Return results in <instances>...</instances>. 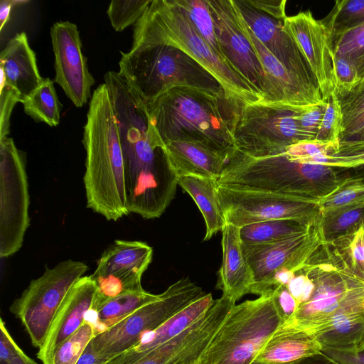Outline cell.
Returning a JSON list of instances; mask_svg holds the SVG:
<instances>
[{"label": "cell", "instance_id": "33", "mask_svg": "<svg viewBox=\"0 0 364 364\" xmlns=\"http://www.w3.org/2000/svg\"><path fill=\"white\" fill-rule=\"evenodd\" d=\"M364 203V183L346 178L330 194L318 201L321 215Z\"/></svg>", "mask_w": 364, "mask_h": 364}, {"label": "cell", "instance_id": "32", "mask_svg": "<svg viewBox=\"0 0 364 364\" xmlns=\"http://www.w3.org/2000/svg\"><path fill=\"white\" fill-rule=\"evenodd\" d=\"M211 48L223 58L207 0H174Z\"/></svg>", "mask_w": 364, "mask_h": 364}, {"label": "cell", "instance_id": "26", "mask_svg": "<svg viewBox=\"0 0 364 364\" xmlns=\"http://www.w3.org/2000/svg\"><path fill=\"white\" fill-rule=\"evenodd\" d=\"M179 185L193 199L205 220L203 241L222 231L225 220L217 193V181L197 176H178Z\"/></svg>", "mask_w": 364, "mask_h": 364}, {"label": "cell", "instance_id": "21", "mask_svg": "<svg viewBox=\"0 0 364 364\" xmlns=\"http://www.w3.org/2000/svg\"><path fill=\"white\" fill-rule=\"evenodd\" d=\"M210 293L189 304L153 331L141 336L129 350L108 360L105 364H129L140 355L171 340L200 320L214 304Z\"/></svg>", "mask_w": 364, "mask_h": 364}, {"label": "cell", "instance_id": "17", "mask_svg": "<svg viewBox=\"0 0 364 364\" xmlns=\"http://www.w3.org/2000/svg\"><path fill=\"white\" fill-rule=\"evenodd\" d=\"M283 29L293 40L311 70L324 101L335 91V73L331 35L310 11L283 20Z\"/></svg>", "mask_w": 364, "mask_h": 364}, {"label": "cell", "instance_id": "56", "mask_svg": "<svg viewBox=\"0 0 364 364\" xmlns=\"http://www.w3.org/2000/svg\"><path fill=\"white\" fill-rule=\"evenodd\" d=\"M251 364H263V363L255 360Z\"/></svg>", "mask_w": 364, "mask_h": 364}, {"label": "cell", "instance_id": "13", "mask_svg": "<svg viewBox=\"0 0 364 364\" xmlns=\"http://www.w3.org/2000/svg\"><path fill=\"white\" fill-rule=\"evenodd\" d=\"M322 218V216H321ZM321 218L306 232L278 242L245 245L242 251L252 271L253 283L250 293L260 296L271 294V280L282 268L296 272L326 242Z\"/></svg>", "mask_w": 364, "mask_h": 364}, {"label": "cell", "instance_id": "7", "mask_svg": "<svg viewBox=\"0 0 364 364\" xmlns=\"http://www.w3.org/2000/svg\"><path fill=\"white\" fill-rule=\"evenodd\" d=\"M301 269L313 282L314 291L287 323L306 328L314 335L326 324L350 291L364 280L350 271L336 249L326 242Z\"/></svg>", "mask_w": 364, "mask_h": 364}, {"label": "cell", "instance_id": "54", "mask_svg": "<svg viewBox=\"0 0 364 364\" xmlns=\"http://www.w3.org/2000/svg\"><path fill=\"white\" fill-rule=\"evenodd\" d=\"M358 144H364V131L340 143V146Z\"/></svg>", "mask_w": 364, "mask_h": 364}, {"label": "cell", "instance_id": "19", "mask_svg": "<svg viewBox=\"0 0 364 364\" xmlns=\"http://www.w3.org/2000/svg\"><path fill=\"white\" fill-rule=\"evenodd\" d=\"M97 289L90 275L82 277L70 288L54 317L43 345L38 349L37 356L43 364H52L59 345L83 324Z\"/></svg>", "mask_w": 364, "mask_h": 364}, {"label": "cell", "instance_id": "24", "mask_svg": "<svg viewBox=\"0 0 364 364\" xmlns=\"http://www.w3.org/2000/svg\"><path fill=\"white\" fill-rule=\"evenodd\" d=\"M309 330L291 323H282L264 345L255 360L263 364H291L321 351Z\"/></svg>", "mask_w": 364, "mask_h": 364}, {"label": "cell", "instance_id": "27", "mask_svg": "<svg viewBox=\"0 0 364 364\" xmlns=\"http://www.w3.org/2000/svg\"><path fill=\"white\" fill-rule=\"evenodd\" d=\"M159 297V294H153L144 289L126 292L105 301L95 309H90L85 320L93 326L96 336Z\"/></svg>", "mask_w": 364, "mask_h": 364}, {"label": "cell", "instance_id": "1", "mask_svg": "<svg viewBox=\"0 0 364 364\" xmlns=\"http://www.w3.org/2000/svg\"><path fill=\"white\" fill-rule=\"evenodd\" d=\"M245 104L228 95L193 88H171L146 104L150 127L164 144L184 141L228 158L235 150L233 130Z\"/></svg>", "mask_w": 364, "mask_h": 364}, {"label": "cell", "instance_id": "16", "mask_svg": "<svg viewBox=\"0 0 364 364\" xmlns=\"http://www.w3.org/2000/svg\"><path fill=\"white\" fill-rule=\"evenodd\" d=\"M50 38L55 56V81L73 105L81 107L90 97L95 80L82 53L77 27L70 21L55 22L50 28Z\"/></svg>", "mask_w": 364, "mask_h": 364}, {"label": "cell", "instance_id": "52", "mask_svg": "<svg viewBox=\"0 0 364 364\" xmlns=\"http://www.w3.org/2000/svg\"><path fill=\"white\" fill-rule=\"evenodd\" d=\"M291 364H338L321 351L304 357Z\"/></svg>", "mask_w": 364, "mask_h": 364}, {"label": "cell", "instance_id": "8", "mask_svg": "<svg viewBox=\"0 0 364 364\" xmlns=\"http://www.w3.org/2000/svg\"><path fill=\"white\" fill-rule=\"evenodd\" d=\"M87 269L85 262L73 259L47 267L14 300L10 311L21 321L33 346L42 347L64 298Z\"/></svg>", "mask_w": 364, "mask_h": 364}, {"label": "cell", "instance_id": "3", "mask_svg": "<svg viewBox=\"0 0 364 364\" xmlns=\"http://www.w3.org/2000/svg\"><path fill=\"white\" fill-rule=\"evenodd\" d=\"M156 45L171 46L188 54L210 73L228 96L245 104L262 100L251 84L211 48L174 0H151L134 24L132 48Z\"/></svg>", "mask_w": 364, "mask_h": 364}, {"label": "cell", "instance_id": "15", "mask_svg": "<svg viewBox=\"0 0 364 364\" xmlns=\"http://www.w3.org/2000/svg\"><path fill=\"white\" fill-rule=\"evenodd\" d=\"M225 60L262 96L264 70L234 0H207Z\"/></svg>", "mask_w": 364, "mask_h": 364}, {"label": "cell", "instance_id": "25", "mask_svg": "<svg viewBox=\"0 0 364 364\" xmlns=\"http://www.w3.org/2000/svg\"><path fill=\"white\" fill-rule=\"evenodd\" d=\"M164 150L177 176L192 175L218 181L228 161L223 154L189 141H168Z\"/></svg>", "mask_w": 364, "mask_h": 364}, {"label": "cell", "instance_id": "37", "mask_svg": "<svg viewBox=\"0 0 364 364\" xmlns=\"http://www.w3.org/2000/svg\"><path fill=\"white\" fill-rule=\"evenodd\" d=\"M151 0L112 1L107 15L116 31H122L140 18Z\"/></svg>", "mask_w": 364, "mask_h": 364}, {"label": "cell", "instance_id": "58", "mask_svg": "<svg viewBox=\"0 0 364 364\" xmlns=\"http://www.w3.org/2000/svg\"><path fill=\"white\" fill-rule=\"evenodd\" d=\"M197 364V363H196Z\"/></svg>", "mask_w": 364, "mask_h": 364}, {"label": "cell", "instance_id": "11", "mask_svg": "<svg viewBox=\"0 0 364 364\" xmlns=\"http://www.w3.org/2000/svg\"><path fill=\"white\" fill-rule=\"evenodd\" d=\"M25 156L13 139H0V257L21 247L30 224Z\"/></svg>", "mask_w": 364, "mask_h": 364}, {"label": "cell", "instance_id": "55", "mask_svg": "<svg viewBox=\"0 0 364 364\" xmlns=\"http://www.w3.org/2000/svg\"><path fill=\"white\" fill-rule=\"evenodd\" d=\"M9 364H38L28 357L23 351L21 355Z\"/></svg>", "mask_w": 364, "mask_h": 364}, {"label": "cell", "instance_id": "38", "mask_svg": "<svg viewBox=\"0 0 364 364\" xmlns=\"http://www.w3.org/2000/svg\"><path fill=\"white\" fill-rule=\"evenodd\" d=\"M325 102V112L315 139L340 144V137L343 129V117L335 91Z\"/></svg>", "mask_w": 364, "mask_h": 364}, {"label": "cell", "instance_id": "30", "mask_svg": "<svg viewBox=\"0 0 364 364\" xmlns=\"http://www.w3.org/2000/svg\"><path fill=\"white\" fill-rule=\"evenodd\" d=\"M334 56L348 59L364 77V22L331 36Z\"/></svg>", "mask_w": 364, "mask_h": 364}, {"label": "cell", "instance_id": "45", "mask_svg": "<svg viewBox=\"0 0 364 364\" xmlns=\"http://www.w3.org/2000/svg\"><path fill=\"white\" fill-rule=\"evenodd\" d=\"M343 117V127L364 111V87L338 97Z\"/></svg>", "mask_w": 364, "mask_h": 364}, {"label": "cell", "instance_id": "49", "mask_svg": "<svg viewBox=\"0 0 364 364\" xmlns=\"http://www.w3.org/2000/svg\"><path fill=\"white\" fill-rule=\"evenodd\" d=\"M364 131V111L343 127L340 143Z\"/></svg>", "mask_w": 364, "mask_h": 364}, {"label": "cell", "instance_id": "4", "mask_svg": "<svg viewBox=\"0 0 364 364\" xmlns=\"http://www.w3.org/2000/svg\"><path fill=\"white\" fill-rule=\"evenodd\" d=\"M343 180L339 168L300 163L289 159L284 152L252 157L235 150L217 183L318 202Z\"/></svg>", "mask_w": 364, "mask_h": 364}, {"label": "cell", "instance_id": "36", "mask_svg": "<svg viewBox=\"0 0 364 364\" xmlns=\"http://www.w3.org/2000/svg\"><path fill=\"white\" fill-rule=\"evenodd\" d=\"M95 336L93 326L85 320L83 324L57 348L52 364H75Z\"/></svg>", "mask_w": 364, "mask_h": 364}, {"label": "cell", "instance_id": "18", "mask_svg": "<svg viewBox=\"0 0 364 364\" xmlns=\"http://www.w3.org/2000/svg\"><path fill=\"white\" fill-rule=\"evenodd\" d=\"M249 28L269 53L308 87L318 90L316 80L293 40L283 29V21L273 18L249 5L235 1Z\"/></svg>", "mask_w": 364, "mask_h": 364}, {"label": "cell", "instance_id": "31", "mask_svg": "<svg viewBox=\"0 0 364 364\" xmlns=\"http://www.w3.org/2000/svg\"><path fill=\"white\" fill-rule=\"evenodd\" d=\"M328 242L336 249L350 271L364 280V221L347 233Z\"/></svg>", "mask_w": 364, "mask_h": 364}, {"label": "cell", "instance_id": "41", "mask_svg": "<svg viewBox=\"0 0 364 364\" xmlns=\"http://www.w3.org/2000/svg\"><path fill=\"white\" fill-rule=\"evenodd\" d=\"M0 84V139H1L6 137L9 132L11 112L17 102H21V98L14 90L9 87L1 79Z\"/></svg>", "mask_w": 364, "mask_h": 364}, {"label": "cell", "instance_id": "5", "mask_svg": "<svg viewBox=\"0 0 364 364\" xmlns=\"http://www.w3.org/2000/svg\"><path fill=\"white\" fill-rule=\"evenodd\" d=\"M119 66V73L146 104L176 87L226 94L219 82L203 65L171 46H141L132 48L127 53H122Z\"/></svg>", "mask_w": 364, "mask_h": 364}, {"label": "cell", "instance_id": "14", "mask_svg": "<svg viewBox=\"0 0 364 364\" xmlns=\"http://www.w3.org/2000/svg\"><path fill=\"white\" fill-rule=\"evenodd\" d=\"M153 249L144 242L117 240L102 254L91 277L97 292L90 309L126 292L143 289L141 277Z\"/></svg>", "mask_w": 364, "mask_h": 364}, {"label": "cell", "instance_id": "35", "mask_svg": "<svg viewBox=\"0 0 364 364\" xmlns=\"http://www.w3.org/2000/svg\"><path fill=\"white\" fill-rule=\"evenodd\" d=\"M363 221L364 203L322 216L321 227L326 242H331L347 233Z\"/></svg>", "mask_w": 364, "mask_h": 364}, {"label": "cell", "instance_id": "12", "mask_svg": "<svg viewBox=\"0 0 364 364\" xmlns=\"http://www.w3.org/2000/svg\"><path fill=\"white\" fill-rule=\"evenodd\" d=\"M216 188L225 222L239 228L278 219L294 220L310 225L321 218L318 202L218 183Z\"/></svg>", "mask_w": 364, "mask_h": 364}, {"label": "cell", "instance_id": "42", "mask_svg": "<svg viewBox=\"0 0 364 364\" xmlns=\"http://www.w3.org/2000/svg\"><path fill=\"white\" fill-rule=\"evenodd\" d=\"M326 108L323 104L303 108L297 114V122L300 129L312 139H315L321 126Z\"/></svg>", "mask_w": 364, "mask_h": 364}, {"label": "cell", "instance_id": "46", "mask_svg": "<svg viewBox=\"0 0 364 364\" xmlns=\"http://www.w3.org/2000/svg\"><path fill=\"white\" fill-rule=\"evenodd\" d=\"M23 350L10 335L4 321H0V364H9L18 357Z\"/></svg>", "mask_w": 364, "mask_h": 364}, {"label": "cell", "instance_id": "34", "mask_svg": "<svg viewBox=\"0 0 364 364\" xmlns=\"http://www.w3.org/2000/svg\"><path fill=\"white\" fill-rule=\"evenodd\" d=\"M331 36L364 22V0H338L323 19L321 20Z\"/></svg>", "mask_w": 364, "mask_h": 364}, {"label": "cell", "instance_id": "9", "mask_svg": "<svg viewBox=\"0 0 364 364\" xmlns=\"http://www.w3.org/2000/svg\"><path fill=\"white\" fill-rule=\"evenodd\" d=\"M301 109L260 102L244 104L234 126L235 150L249 156L264 157L283 153L299 141L312 139L298 124L297 114Z\"/></svg>", "mask_w": 364, "mask_h": 364}, {"label": "cell", "instance_id": "23", "mask_svg": "<svg viewBox=\"0 0 364 364\" xmlns=\"http://www.w3.org/2000/svg\"><path fill=\"white\" fill-rule=\"evenodd\" d=\"M240 230L228 222L222 230L223 261L216 286L223 295L235 301L250 293L253 283L252 271L242 251Z\"/></svg>", "mask_w": 364, "mask_h": 364}, {"label": "cell", "instance_id": "47", "mask_svg": "<svg viewBox=\"0 0 364 364\" xmlns=\"http://www.w3.org/2000/svg\"><path fill=\"white\" fill-rule=\"evenodd\" d=\"M254 9L279 21H283L286 15L285 0H246Z\"/></svg>", "mask_w": 364, "mask_h": 364}, {"label": "cell", "instance_id": "2", "mask_svg": "<svg viewBox=\"0 0 364 364\" xmlns=\"http://www.w3.org/2000/svg\"><path fill=\"white\" fill-rule=\"evenodd\" d=\"M82 143L87 205L107 220L117 221L129 211L117 124L105 83L91 96Z\"/></svg>", "mask_w": 364, "mask_h": 364}, {"label": "cell", "instance_id": "48", "mask_svg": "<svg viewBox=\"0 0 364 364\" xmlns=\"http://www.w3.org/2000/svg\"><path fill=\"white\" fill-rule=\"evenodd\" d=\"M321 351L338 364H364V349L341 350L321 348Z\"/></svg>", "mask_w": 364, "mask_h": 364}, {"label": "cell", "instance_id": "29", "mask_svg": "<svg viewBox=\"0 0 364 364\" xmlns=\"http://www.w3.org/2000/svg\"><path fill=\"white\" fill-rule=\"evenodd\" d=\"M22 104L25 113L36 122H44L50 127L58 125L61 105L53 82L49 78H44Z\"/></svg>", "mask_w": 364, "mask_h": 364}, {"label": "cell", "instance_id": "57", "mask_svg": "<svg viewBox=\"0 0 364 364\" xmlns=\"http://www.w3.org/2000/svg\"><path fill=\"white\" fill-rule=\"evenodd\" d=\"M363 349H364V346H363Z\"/></svg>", "mask_w": 364, "mask_h": 364}, {"label": "cell", "instance_id": "51", "mask_svg": "<svg viewBox=\"0 0 364 364\" xmlns=\"http://www.w3.org/2000/svg\"><path fill=\"white\" fill-rule=\"evenodd\" d=\"M28 1L19 0H1L0 2V31L1 32L4 25L10 18L12 8L18 4L28 3Z\"/></svg>", "mask_w": 364, "mask_h": 364}, {"label": "cell", "instance_id": "10", "mask_svg": "<svg viewBox=\"0 0 364 364\" xmlns=\"http://www.w3.org/2000/svg\"><path fill=\"white\" fill-rule=\"evenodd\" d=\"M202 288L189 278H182L129 316L96 335L93 348L109 360L133 348L144 333L158 328L178 311L204 296Z\"/></svg>", "mask_w": 364, "mask_h": 364}, {"label": "cell", "instance_id": "22", "mask_svg": "<svg viewBox=\"0 0 364 364\" xmlns=\"http://www.w3.org/2000/svg\"><path fill=\"white\" fill-rule=\"evenodd\" d=\"M1 79L21 97V103L43 82L34 51L25 32L9 40L0 55Z\"/></svg>", "mask_w": 364, "mask_h": 364}, {"label": "cell", "instance_id": "39", "mask_svg": "<svg viewBox=\"0 0 364 364\" xmlns=\"http://www.w3.org/2000/svg\"><path fill=\"white\" fill-rule=\"evenodd\" d=\"M340 144L319 141L303 140L289 146L284 151L291 160L298 161L319 154L331 155L339 150Z\"/></svg>", "mask_w": 364, "mask_h": 364}, {"label": "cell", "instance_id": "53", "mask_svg": "<svg viewBox=\"0 0 364 364\" xmlns=\"http://www.w3.org/2000/svg\"><path fill=\"white\" fill-rule=\"evenodd\" d=\"M343 178H348L364 183V164L349 169H341Z\"/></svg>", "mask_w": 364, "mask_h": 364}, {"label": "cell", "instance_id": "43", "mask_svg": "<svg viewBox=\"0 0 364 364\" xmlns=\"http://www.w3.org/2000/svg\"><path fill=\"white\" fill-rule=\"evenodd\" d=\"M272 296L282 323L291 321L297 311L299 304L289 292L287 286L277 287L273 290Z\"/></svg>", "mask_w": 364, "mask_h": 364}, {"label": "cell", "instance_id": "6", "mask_svg": "<svg viewBox=\"0 0 364 364\" xmlns=\"http://www.w3.org/2000/svg\"><path fill=\"white\" fill-rule=\"evenodd\" d=\"M281 324L272 294L235 304L197 364H251Z\"/></svg>", "mask_w": 364, "mask_h": 364}, {"label": "cell", "instance_id": "28", "mask_svg": "<svg viewBox=\"0 0 364 364\" xmlns=\"http://www.w3.org/2000/svg\"><path fill=\"white\" fill-rule=\"evenodd\" d=\"M311 225L289 219L270 220L241 227L240 236L245 245L272 243L302 234Z\"/></svg>", "mask_w": 364, "mask_h": 364}, {"label": "cell", "instance_id": "40", "mask_svg": "<svg viewBox=\"0 0 364 364\" xmlns=\"http://www.w3.org/2000/svg\"><path fill=\"white\" fill-rule=\"evenodd\" d=\"M335 92L338 97L349 93L360 80L358 70L348 59L334 56Z\"/></svg>", "mask_w": 364, "mask_h": 364}, {"label": "cell", "instance_id": "50", "mask_svg": "<svg viewBox=\"0 0 364 364\" xmlns=\"http://www.w3.org/2000/svg\"><path fill=\"white\" fill-rule=\"evenodd\" d=\"M108 360L96 351L90 342L75 364H105Z\"/></svg>", "mask_w": 364, "mask_h": 364}, {"label": "cell", "instance_id": "44", "mask_svg": "<svg viewBox=\"0 0 364 364\" xmlns=\"http://www.w3.org/2000/svg\"><path fill=\"white\" fill-rule=\"evenodd\" d=\"M287 287L299 306L310 299L314 291V284L301 268L295 272L294 277Z\"/></svg>", "mask_w": 364, "mask_h": 364}, {"label": "cell", "instance_id": "20", "mask_svg": "<svg viewBox=\"0 0 364 364\" xmlns=\"http://www.w3.org/2000/svg\"><path fill=\"white\" fill-rule=\"evenodd\" d=\"M321 348L358 350L364 346V282L352 289L314 334Z\"/></svg>", "mask_w": 364, "mask_h": 364}]
</instances>
